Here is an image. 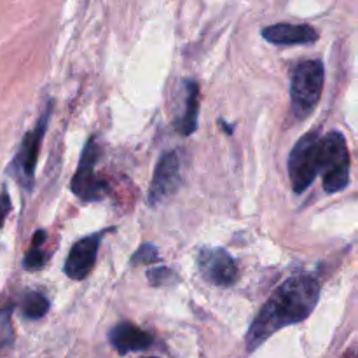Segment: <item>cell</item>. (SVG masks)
Instances as JSON below:
<instances>
[{"label": "cell", "instance_id": "1", "mask_svg": "<svg viewBox=\"0 0 358 358\" xmlns=\"http://www.w3.org/2000/svg\"><path fill=\"white\" fill-rule=\"evenodd\" d=\"M318 299L320 285L313 276H292L282 283L259 311L245 336L248 352H255L283 327L306 320L317 308Z\"/></svg>", "mask_w": 358, "mask_h": 358}, {"label": "cell", "instance_id": "2", "mask_svg": "<svg viewBox=\"0 0 358 358\" xmlns=\"http://www.w3.org/2000/svg\"><path fill=\"white\" fill-rule=\"evenodd\" d=\"M320 173L329 194L343 191L350 184V152L343 133L331 131L320 136Z\"/></svg>", "mask_w": 358, "mask_h": 358}, {"label": "cell", "instance_id": "3", "mask_svg": "<svg viewBox=\"0 0 358 358\" xmlns=\"http://www.w3.org/2000/svg\"><path fill=\"white\" fill-rule=\"evenodd\" d=\"M325 69L320 59L303 62L292 73L290 100L296 117L304 119L315 110L324 90Z\"/></svg>", "mask_w": 358, "mask_h": 358}, {"label": "cell", "instance_id": "4", "mask_svg": "<svg viewBox=\"0 0 358 358\" xmlns=\"http://www.w3.org/2000/svg\"><path fill=\"white\" fill-rule=\"evenodd\" d=\"M320 173V135L310 131L294 145L289 156V175L296 194L306 191Z\"/></svg>", "mask_w": 358, "mask_h": 358}, {"label": "cell", "instance_id": "5", "mask_svg": "<svg viewBox=\"0 0 358 358\" xmlns=\"http://www.w3.org/2000/svg\"><path fill=\"white\" fill-rule=\"evenodd\" d=\"M52 114V103H48L45 110L42 112L41 119H38L35 129H31L30 133L23 136L21 140V145L17 149V154L14 156L13 163H10V175L16 177V180L23 185L24 189H31L34 185V177H35V164H37L38 157V149H41V143L44 140L45 129H48L49 117Z\"/></svg>", "mask_w": 358, "mask_h": 358}, {"label": "cell", "instance_id": "6", "mask_svg": "<svg viewBox=\"0 0 358 358\" xmlns=\"http://www.w3.org/2000/svg\"><path fill=\"white\" fill-rule=\"evenodd\" d=\"M101 156V149L98 145V140L94 136H91L87 140L86 147L83 150V156L79 159V166L77 171L72 177V191L83 201H100L103 199L105 191H107V185L103 180L96 177V166L98 159Z\"/></svg>", "mask_w": 358, "mask_h": 358}, {"label": "cell", "instance_id": "7", "mask_svg": "<svg viewBox=\"0 0 358 358\" xmlns=\"http://www.w3.org/2000/svg\"><path fill=\"white\" fill-rule=\"evenodd\" d=\"M198 269L206 282L217 287H231L238 280L236 262L224 248H201Z\"/></svg>", "mask_w": 358, "mask_h": 358}, {"label": "cell", "instance_id": "8", "mask_svg": "<svg viewBox=\"0 0 358 358\" xmlns=\"http://www.w3.org/2000/svg\"><path fill=\"white\" fill-rule=\"evenodd\" d=\"M178 187H180V161L177 152L170 150L159 157L154 170L152 184L149 189L150 206H157L159 203L166 201L178 191Z\"/></svg>", "mask_w": 358, "mask_h": 358}, {"label": "cell", "instance_id": "9", "mask_svg": "<svg viewBox=\"0 0 358 358\" xmlns=\"http://www.w3.org/2000/svg\"><path fill=\"white\" fill-rule=\"evenodd\" d=\"M103 233H94L80 238L73 247L65 262V273L72 280H84L91 273L96 262L98 248H100Z\"/></svg>", "mask_w": 358, "mask_h": 358}, {"label": "cell", "instance_id": "10", "mask_svg": "<svg viewBox=\"0 0 358 358\" xmlns=\"http://www.w3.org/2000/svg\"><path fill=\"white\" fill-rule=\"evenodd\" d=\"M262 37L275 45H297L313 44L318 41V31L310 24L294 23H276L271 27L262 28Z\"/></svg>", "mask_w": 358, "mask_h": 358}, {"label": "cell", "instance_id": "11", "mask_svg": "<svg viewBox=\"0 0 358 358\" xmlns=\"http://www.w3.org/2000/svg\"><path fill=\"white\" fill-rule=\"evenodd\" d=\"M110 345L114 346L115 352L119 355H128L131 352H143V350L150 348L154 343V338L149 332L142 331L136 325L129 324V322H121L115 325L108 334Z\"/></svg>", "mask_w": 358, "mask_h": 358}, {"label": "cell", "instance_id": "12", "mask_svg": "<svg viewBox=\"0 0 358 358\" xmlns=\"http://www.w3.org/2000/svg\"><path fill=\"white\" fill-rule=\"evenodd\" d=\"M185 98H184V112L177 115L175 128L184 136L192 135L198 128V114H199V86L194 80H185Z\"/></svg>", "mask_w": 358, "mask_h": 358}, {"label": "cell", "instance_id": "13", "mask_svg": "<svg viewBox=\"0 0 358 358\" xmlns=\"http://www.w3.org/2000/svg\"><path fill=\"white\" fill-rule=\"evenodd\" d=\"M49 311V301L41 292H27L21 301V315L27 320H38Z\"/></svg>", "mask_w": 358, "mask_h": 358}, {"label": "cell", "instance_id": "14", "mask_svg": "<svg viewBox=\"0 0 358 358\" xmlns=\"http://www.w3.org/2000/svg\"><path fill=\"white\" fill-rule=\"evenodd\" d=\"M44 243H45V233L44 231H37L31 240L30 248H28L27 255L23 259V266L28 271H35V269H41L45 264V259L48 254L44 252Z\"/></svg>", "mask_w": 358, "mask_h": 358}, {"label": "cell", "instance_id": "15", "mask_svg": "<svg viewBox=\"0 0 358 358\" xmlns=\"http://www.w3.org/2000/svg\"><path fill=\"white\" fill-rule=\"evenodd\" d=\"M154 262H159V252H157V248L150 243L142 245L131 257L133 266L154 264Z\"/></svg>", "mask_w": 358, "mask_h": 358}, {"label": "cell", "instance_id": "16", "mask_svg": "<svg viewBox=\"0 0 358 358\" xmlns=\"http://www.w3.org/2000/svg\"><path fill=\"white\" fill-rule=\"evenodd\" d=\"M147 278H149L150 285L163 287V285H170V283H175L177 275L168 268H156L152 269V271L147 273Z\"/></svg>", "mask_w": 358, "mask_h": 358}, {"label": "cell", "instance_id": "17", "mask_svg": "<svg viewBox=\"0 0 358 358\" xmlns=\"http://www.w3.org/2000/svg\"><path fill=\"white\" fill-rule=\"evenodd\" d=\"M10 212V198L6 191L0 194V227L3 226V220H6L7 213Z\"/></svg>", "mask_w": 358, "mask_h": 358}, {"label": "cell", "instance_id": "18", "mask_svg": "<svg viewBox=\"0 0 358 358\" xmlns=\"http://www.w3.org/2000/svg\"><path fill=\"white\" fill-rule=\"evenodd\" d=\"M219 124L222 126L224 129H226V133H227V135H233V129H234V128H231L229 124H226V121H222V119H220V121H219Z\"/></svg>", "mask_w": 358, "mask_h": 358}, {"label": "cell", "instance_id": "19", "mask_svg": "<svg viewBox=\"0 0 358 358\" xmlns=\"http://www.w3.org/2000/svg\"><path fill=\"white\" fill-rule=\"evenodd\" d=\"M147 358H157V357H147Z\"/></svg>", "mask_w": 358, "mask_h": 358}]
</instances>
